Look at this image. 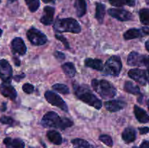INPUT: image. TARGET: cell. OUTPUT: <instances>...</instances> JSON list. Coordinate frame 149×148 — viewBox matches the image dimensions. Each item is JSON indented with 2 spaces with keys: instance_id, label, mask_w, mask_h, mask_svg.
<instances>
[{
  "instance_id": "obj_15",
  "label": "cell",
  "mask_w": 149,
  "mask_h": 148,
  "mask_svg": "<svg viewBox=\"0 0 149 148\" xmlns=\"http://www.w3.org/2000/svg\"><path fill=\"white\" fill-rule=\"evenodd\" d=\"M144 55H140L136 52L130 53L127 57V65L130 66H142L143 65Z\"/></svg>"
},
{
  "instance_id": "obj_14",
  "label": "cell",
  "mask_w": 149,
  "mask_h": 148,
  "mask_svg": "<svg viewBox=\"0 0 149 148\" xmlns=\"http://www.w3.org/2000/svg\"><path fill=\"white\" fill-rule=\"evenodd\" d=\"M55 8L49 6H47L44 8V14L41 17L40 22L45 26H49L53 22Z\"/></svg>"
},
{
  "instance_id": "obj_30",
  "label": "cell",
  "mask_w": 149,
  "mask_h": 148,
  "mask_svg": "<svg viewBox=\"0 0 149 148\" xmlns=\"http://www.w3.org/2000/svg\"><path fill=\"white\" fill-rule=\"evenodd\" d=\"M52 89L58 92L63 94H67L69 93V89L65 84H55L52 86Z\"/></svg>"
},
{
  "instance_id": "obj_28",
  "label": "cell",
  "mask_w": 149,
  "mask_h": 148,
  "mask_svg": "<svg viewBox=\"0 0 149 148\" xmlns=\"http://www.w3.org/2000/svg\"><path fill=\"white\" fill-rule=\"evenodd\" d=\"M139 16L141 23L145 26H149V9L144 8L140 10Z\"/></svg>"
},
{
  "instance_id": "obj_7",
  "label": "cell",
  "mask_w": 149,
  "mask_h": 148,
  "mask_svg": "<svg viewBox=\"0 0 149 148\" xmlns=\"http://www.w3.org/2000/svg\"><path fill=\"white\" fill-rule=\"evenodd\" d=\"M45 99L47 101L51 104L52 105L55 106V107H59L61 110H63L65 113H68V106L65 104V101L60 97L58 94L52 91H47L45 94Z\"/></svg>"
},
{
  "instance_id": "obj_35",
  "label": "cell",
  "mask_w": 149,
  "mask_h": 148,
  "mask_svg": "<svg viewBox=\"0 0 149 148\" xmlns=\"http://www.w3.org/2000/svg\"><path fill=\"white\" fill-rule=\"evenodd\" d=\"M54 56H55V57L56 58L58 61H60V62L64 60L65 58V55H64L63 52H59V51H55V52H54Z\"/></svg>"
},
{
  "instance_id": "obj_48",
  "label": "cell",
  "mask_w": 149,
  "mask_h": 148,
  "mask_svg": "<svg viewBox=\"0 0 149 148\" xmlns=\"http://www.w3.org/2000/svg\"><path fill=\"white\" fill-rule=\"evenodd\" d=\"M0 2H1V0H0Z\"/></svg>"
},
{
  "instance_id": "obj_45",
  "label": "cell",
  "mask_w": 149,
  "mask_h": 148,
  "mask_svg": "<svg viewBox=\"0 0 149 148\" xmlns=\"http://www.w3.org/2000/svg\"><path fill=\"white\" fill-rule=\"evenodd\" d=\"M146 1L147 4H149V0H146Z\"/></svg>"
},
{
  "instance_id": "obj_40",
  "label": "cell",
  "mask_w": 149,
  "mask_h": 148,
  "mask_svg": "<svg viewBox=\"0 0 149 148\" xmlns=\"http://www.w3.org/2000/svg\"><path fill=\"white\" fill-rule=\"evenodd\" d=\"M13 61H14V63L16 66H20V59L17 57H13Z\"/></svg>"
},
{
  "instance_id": "obj_10",
  "label": "cell",
  "mask_w": 149,
  "mask_h": 148,
  "mask_svg": "<svg viewBox=\"0 0 149 148\" xmlns=\"http://www.w3.org/2000/svg\"><path fill=\"white\" fill-rule=\"evenodd\" d=\"M108 13L112 17L119 20V21H128V20H132L133 17L132 13L124 10V9H109Z\"/></svg>"
},
{
  "instance_id": "obj_5",
  "label": "cell",
  "mask_w": 149,
  "mask_h": 148,
  "mask_svg": "<svg viewBox=\"0 0 149 148\" xmlns=\"http://www.w3.org/2000/svg\"><path fill=\"white\" fill-rule=\"evenodd\" d=\"M122 68V63L120 57L118 56H112L106 61L103 69V73L106 75L118 76Z\"/></svg>"
},
{
  "instance_id": "obj_25",
  "label": "cell",
  "mask_w": 149,
  "mask_h": 148,
  "mask_svg": "<svg viewBox=\"0 0 149 148\" xmlns=\"http://www.w3.org/2000/svg\"><path fill=\"white\" fill-rule=\"evenodd\" d=\"M124 89L127 92L130 93V94H135V95L141 94V90H140L139 87L131 81H126L125 86H124Z\"/></svg>"
},
{
  "instance_id": "obj_34",
  "label": "cell",
  "mask_w": 149,
  "mask_h": 148,
  "mask_svg": "<svg viewBox=\"0 0 149 148\" xmlns=\"http://www.w3.org/2000/svg\"><path fill=\"white\" fill-rule=\"evenodd\" d=\"M55 36L58 41H61L63 44V45L65 46V47L66 48V49H69L70 48L69 44H68V42L67 41L66 39H65L63 36H62V35L61 34H58V33H56V34L55 35Z\"/></svg>"
},
{
  "instance_id": "obj_29",
  "label": "cell",
  "mask_w": 149,
  "mask_h": 148,
  "mask_svg": "<svg viewBox=\"0 0 149 148\" xmlns=\"http://www.w3.org/2000/svg\"><path fill=\"white\" fill-rule=\"evenodd\" d=\"M29 10L32 12H34L39 9L40 6V2L39 0H25Z\"/></svg>"
},
{
  "instance_id": "obj_41",
  "label": "cell",
  "mask_w": 149,
  "mask_h": 148,
  "mask_svg": "<svg viewBox=\"0 0 149 148\" xmlns=\"http://www.w3.org/2000/svg\"><path fill=\"white\" fill-rule=\"evenodd\" d=\"M6 109H7V104H6V102H3L1 104V106L0 107V111L4 112L5 111Z\"/></svg>"
},
{
  "instance_id": "obj_42",
  "label": "cell",
  "mask_w": 149,
  "mask_h": 148,
  "mask_svg": "<svg viewBox=\"0 0 149 148\" xmlns=\"http://www.w3.org/2000/svg\"><path fill=\"white\" fill-rule=\"evenodd\" d=\"M42 1L45 3H53L55 2L56 0H42Z\"/></svg>"
},
{
  "instance_id": "obj_1",
  "label": "cell",
  "mask_w": 149,
  "mask_h": 148,
  "mask_svg": "<svg viewBox=\"0 0 149 148\" xmlns=\"http://www.w3.org/2000/svg\"><path fill=\"white\" fill-rule=\"evenodd\" d=\"M42 125L47 128H56L61 130H65L71 127L74 123L67 118H61L55 112H48L43 116L41 122Z\"/></svg>"
},
{
  "instance_id": "obj_8",
  "label": "cell",
  "mask_w": 149,
  "mask_h": 148,
  "mask_svg": "<svg viewBox=\"0 0 149 148\" xmlns=\"http://www.w3.org/2000/svg\"><path fill=\"white\" fill-rule=\"evenodd\" d=\"M13 76V69L8 61L2 59L0 60V78L4 83L11 82Z\"/></svg>"
},
{
  "instance_id": "obj_19",
  "label": "cell",
  "mask_w": 149,
  "mask_h": 148,
  "mask_svg": "<svg viewBox=\"0 0 149 148\" xmlns=\"http://www.w3.org/2000/svg\"><path fill=\"white\" fill-rule=\"evenodd\" d=\"M84 65L87 67L97 71H102L103 69V64L102 60L99 59H92V58H87L84 60Z\"/></svg>"
},
{
  "instance_id": "obj_43",
  "label": "cell",
  "mask_w": 149,
  "mask_h": 148,
  "mask_svg": "<svg viewBox=\"0 0 149 148\" xmlns=\"http://www.w3.org/2000/svg\"><path fill=\"white\" fill-rule=\"evenodd\" d=\"M145 46H146V49L149 52V41H147L145 44Z\"/></svg>"
},
{
  "instance_id": "obj_12",
  "label": "cell",
  "mask_w": 149,
  "mask_h": 148,
  "mask_svg": "<svg viewBox=\"0 0 149 148\" xmlns=\"http://www.w3.org/2000/svg\"><path fill=\"white\" fill-rule=\"evenodd\" d=\"M0 91L4 97L13 100V101L15 100L17 98V91L15 89L14 87L10 85L9 83L1 84V85L0 86Z\"/></svg>"
},
{
  "instance_id": "obj_23",
  "label": "cell",
  "mask_w": 149,
  "mask_h": 148,
  "mask_svg": "<svg viewBox=\"0 0 149 148\" xmlns=\"http://www.w3.org/2000/svg\"><path fill=\"white\" fill-rule=\"evenodd\" d=\"M142 36V33L141 30L137 28H131L127 30L125 33H124V38L126 40H131V39H137Z\"/></svg>"
},
{
  "instance_id": "obj_9",
  "label": "cell",
  "mask_w": 149,
  "mask_h": 148,
  "mask_svg": "<svg viewBox=\"0 0 149 148\" xmlns=\"http://www.w3.org/2000/svg\"><path fill=\"white\" fill-rule=\"evenodd\" d=\"M128 75H129L130 78L135 80L136 82L143 86H145L149 82L147 73L144 70L138 69V68L131 69L128 72Z\"/></svg>"
},
{
  "instance_id": "obj_4",
  "label": "cell",
  "mask_w": 149,
  "mask_h": 148,
  "mask_svg": "<svg viewBox=\"0 0 149 148\" xmlns=\"http://www.w3.org/2000/svg\"><path fill=\"white\" fill-rule=\"evenodd\" d=\"M53 29L56 33L70 32L73 33H79L81 32V26L77 20L74 18L57 19L53 26Z\"/></svg>"
},
{
  "instance_id": "obj_17",
  "label": "cell",
  "mask_w": 149,
  "mask_h": 148,
  "mask_svg": "<svg viewBox=\"0 0 149 148\" xmlns=\"http://www.w3.org/2000/svg\"><path fill=\"white\" fill-rule=\"evenodd\" d=\"M134 113H135V117H136V118L138 119L140 123H146L149 122V115L143 109L140 107L139 106L135 105V107H134Z\"/></svg>"
},
{
  "instance_id": "obj_3",
  "label": "cell",
  "mask_w": 149,
  "mask_h": 148,
  "mask_svg": "<svg viewBox=\"0 0 149 148\" xmlns=\"http://www.w3.org/2000/svg\"><path fill=\"white\" fill-rule=\"evenodd\" d=\"M93 89L103 99L113 98L116 94V89L113 84L106 80L93 79L91 82Z\"/></svg>"
},
{
  "instance_id": "obj_24",
  "label": "cell",
  "mask_w": 149,
  "mask_h": 148,
  "mask_svg": "<svg viewBox=\"0 0 149 148\" xmlns=\"http://www.w3.org/2000/svg\"><path fill=\"white\" fill-rule=\"evenodd\" d=\"M64 73L69 78H72L76 74V68L72 62H65L62 65Z\"/></svg>"
},
{
  "instance_id": "obj_44",
  "label": "cell",
  "mask_w": 149,
  "mask_h": 148,
  "mask_svg": "<svg viewBox=\"0 0 149 148\" xmlns=\"http://www.w3.org/2000/svg\"><path fill=\"white\" fill-rule=\"evenodd\" d=\"M2 33H3L2 30H1V29L0 28V37H1V35H2Z\"/></svg>"
},
{
  "instance_id": "obj_18",
  "label": "cell",
  "mask_w": 149,
  "mask_h": 148,
  "mask_svg": "<svg viewBox=\"0 0 149 148\" xmlns=\"http://www.w3.org/2000/svg\"><path fill=\"white\" fill-rule=\"evenodd\" d=\"M122 139L126 143H131L136 139V131L132 127H128L125 129L122 133Z\"/></svg>"
},
{
  "instance_id": "obj_39",
  "label": "cell",
  "mask_w": 149,
  "mask_h": 148,
  "mask_svg": "<svg viewBox=\"0 0 149 148\" xmlns=\"http://www.w3.org/2000/svg\"><path fill=\"white\" fill-rule=\"evenodd\" d=\"M140 148H149V142L148 141H144L141 144Z\"/></svg>"
},
{
  "instance_id": "obj_21",
  "label": "cell",
  "mask_w": 149,
  "mask_h": 148,
  "mask_svg": "<svg viewBox=\"0 0 149 148\" xmlns=\"http://www.w3.org/2000/svg\"><path fill=\"white\" fill-rule=\"evenodd\" d=\"M74 7L79 17L84 16L87 12V4L85 0H76L74 3Z\"/></svg>"
},
{
  "instance_id": "obj_37",
  "label": "cell",
  "mask_w": 149,
  "mask_h": 148,
  "mask_svg": "<svg viewBox=\"0 0 149 148\" xmlns=\"http://www.w3.org/2000/svg\"><path fill=\"white\" fill-rule=\"evenodd\" d=\"M25 76H26V75H25L24 73H21V74H19V75H15V76L13 77V78H14V80L15 81L19 82V81H20L22 78H25Z\"/></svg>"
},
{
  "instance_id": "obj_22",
  "label": "cell",
  "mask_w": 149,
  "mask_h": 148,
  "mask_svg": "<svg viewBox=\"0 0 149 148\" xmlns=\"http://www.w3.org/2000/svg\"><path fill=\"white\" fill-rule=\"evenodd\" d=\"M105 14H106V6L102 3H96L95 18L100 23L103 22Z\"/></svg>"
},
{
  "instance_id": "obj_26",
  "label": "cell",
  "mask_w": 149,
  "mask_h": 148,
  "mask_svg": "<svg viewBox=\"0 0 149 148\" xmlns=\"http://www.w3.org/2000/svg\"><path fill=\"white\" fill-rule=\"evenodd\" d=\"M109 3L115 7H122L127 5L130 7H134L136 3V0H109Z\"/></svg>"
},
{
  "instance_id": "obj_47",
  "label": "cell",
  "mask_w": 149,
  "mask_h": 148,
  "mask_svg": "<svg viewBox=\"0 0 149 148\" xmlns=\"http://www.w3.org/2000/svg\"><path fill=\"white\" fill-rule=\"evenodd\" d=\"M132 148H138V147H132Z\"/></svg>"
},
{
  "instance_id": "obj_32",
  "label": "cell",
  "mask_w": 149,
  "mask_h": 148,
  "mask_svg": "<svg viewBox=\"0 0 149 148\" xmlns=\"http://www.w3.org/2000/svg\"><path fill=\"white\" fill-rule=\"evenodd\" d=\"M0 122L3 124L10 125V126H13L15 123V120L12 118L8 117V116H2L0 118Z\"/></svg>"
},
{
  "instance_id": "obj_20",
  "label": "cell",
  "mask_w": 149,
  "mask_h": 148,
  "mask_svg": "<svg viewBox=\"0 0 149 148\" xmlns=\"http://www.w3.org/2000/svg\"><path fill=\"white\" fill-rule=\"evenodd\" d=\"M47 136L49 142L53 143L54 145H60L62 144L63 138L62 136H61V133H60L59 132L57 131H48L47 133Z\"/></svg>"
},
{
  "instance_id": "obj_6",
  "label": "cell",
  "mask_w": 149,
  "mask_h": 148,
  "mask_svg": "<svg viewBox=\"0 0 149 148\" xmlns=\"http://www.w3.org/2000/svg\"><path fill=\"white\" fill-rule=\"evenodd\" d=\"M27 37L29 41L35 46H42L47 41L46 35L36 28H31L27 31Z\"/></svg>"
},
{
  "instance_id": "obj_2",
  "label": "cell",
  "mask_w": 149,
  "mask_h": 148,
  "mask_svg": "<svg viewBox=\"0 0 149 148\" xmlns=\"http://www.w3.org/2000/svg\"><path fill=\"white\" fill-rule=\"evenodd\" d=\"M74 93L76 96L85 102L86 104L95 107L97 110H100L103 106L101 100H99L95 94H93L87 85H74Z\"/></svg>"
},
{
  "instance_id": "obj_11",
  "label": "cell",
  "mask_w": 149,
  "mask_h": 148,
  "mask_svg": "<svg viewBox=\"0 0 149 148\" xmlns=\"http://www.w3.org/2000/svg\"><path fill=\"white\" fill-rule=\"evenodd\" d=\"M11 49L13 53L17 54L19 55H24L27 51V48L25 44L24 41L20 37L15 38L12 41Z\"/></svg>"
},
{
  "instance_id": "obj_27",
  "label": "cell",
  "mask_w": 149,
  "mask_h": 148,
  "mask_svg": "<svg viewBox=\"0 0 149 148\" xmlns=\"http://www.w3.org/2000/svg\"><path fill=\"white\" fill-rule=\"evenodd\" d=\"M74 148H94L87 141L81 139H74L71 141Z\"/></svg>"
},
{
  "instance_id": "obj_33",
  "label": "cell",
  "mask_w": 149,
  "mask_h": 148,
  "mask_svg": "<svg viewBox=\"0 0 149 148\" xmlns=\"http://www.w3.org/2000/svg\"><path fill=\"white\" fill-rule=\"evenodd\" d=\"M23 90L25 93H26V94H31V93L33 92L34 86H33L32 84H29V83H26V84H23Z\"/></svg>"
},
{
  "instance_id": "obj_16",
  "label": "cell",
  "mask_w": 149,
  "mask_h": 148,
  "mask_svg": "<svg viewBox=\"0 0 149 148\" xmlns=\"http://www.w3.org/2000/svg\"><path fill=\"white\" fill-rule=\"evenodd\" d=\"M4 144L7 148H25V144L22 139L7 137L4 139Z\"/></svg>"
},
{
  "instance_id": "obj_13",
  "label": "cell",
  "mask_w": 149,
  "mask_h": 148,
  "mask_svg": "<svg viewBox=\"0 0 149 148\" xmlns=\"http://www.w3.org/2000/svg\"><path fill=\"white\" fill-rule=\"evenodd\" d=\"M127 104L125 102L122 101V100H110L105 102V107L106 110L111 113H115L119 110H122L126 107Z\"/></svg>"
},
{
  "instance_id": "obj_36",
  "label": "cell",
  "mask_w": 149,
  "mask_h": 148,
  "mask_svg": "<svg viewBox=\"0 0 149 148\" xmlns=\"http://www.w3.org/2000/svg\"><path fill=\"white\" fill-rule=\"evenodd\" d=\"M143 65H145V66L147 68V71H148V75H149V56L144 55Z\"/></svg>"
},
{
  "instance_id": "obj_46",
  "label": "cell",
  "mask_w": 149,
  "mask_h": 148,
  "mask_svg": "<svg viewBox=\"0 0 149 148\" xmlns=\"http://www.w3.org/2000/svg\"><path fill=\"white\" fill-rule=\"evenodd\" d=\"M148 110H149V100L148 101Z\"/></svg>"
},
{
  "instance_id": "obj_38",
  "label": "cell",
  "mask_w": 149,
  "mask_h": 148,
  "mask_svg": "<svg viewBox=\"0 0 149 148\" xmlns=\"http://www.w3.org/2000/svg\"><path fill=\"white\" fill-rule=\"evenodd\" d=\"M139 131L141 134H146L149 132V128L148 127H143L139 128Z\"/></svg>"
},
{
  "instance_id": "obj_31",
  "label": "cell",
  "mask_w": 149,
  "mask_h": 148,
  "mask_svg": "<svg viewBox=\"0 0 149 148\" xmlns=\"http://www.w3.org/2000/svg\"><path fill=\"white\" fill-rule=\"evenodd\" d=\"M99 139H100V141H101L103 143H104L105 145H107V146L110 147H113V139H112V138L110 136H109V135H106V134L100 135V136H99Z\"/></svg>"
}]
</instances>
